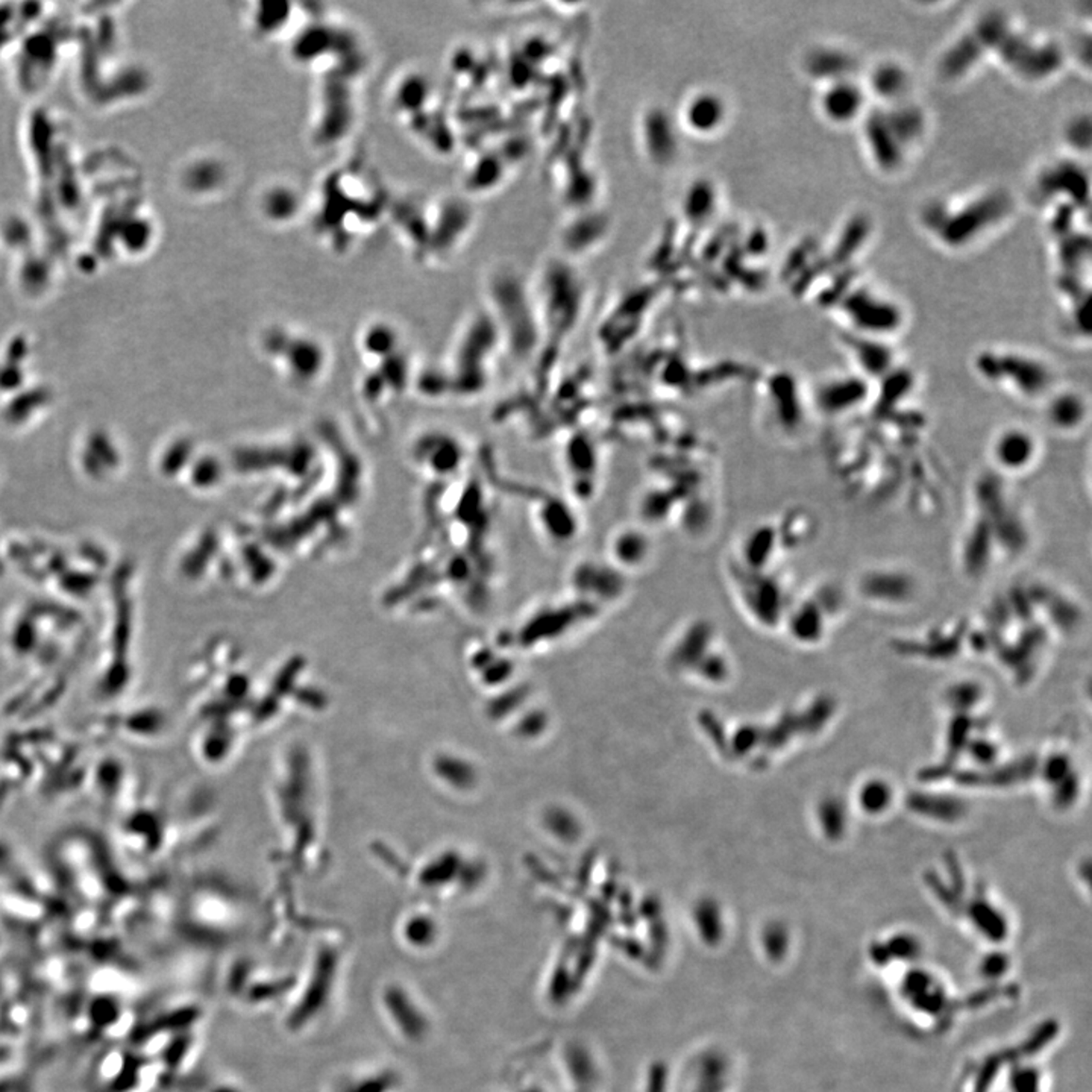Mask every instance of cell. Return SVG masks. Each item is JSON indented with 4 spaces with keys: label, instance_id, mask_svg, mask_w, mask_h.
<instances>
[{
    "label": "cell",
    "instance_id": "1",
    "mask_svg": "<svg viewBox=\"0 0 1092 1092\" xmlns=\"http://www.w3.org/2000/svg\"><path fill=\"white\" fill-rule=\"evenodd\" d=\"M982 383L1021 403H1039L1056 388L1053 369L1046 360L1018 351H984L974 358Z\"/></svg>",
    "mask_w": 1092,
    "mask_h": 1092
},
{
    "label": "cell",
    "instance_id": "2",
    "mask_svg": "<svg viewBox=\"0 0 1092 1092\" xmlns=\"http://www.w3.org/2000/svg\"><path fill=\"white\" fill-rule=\"evenodd\" d=\"M874 384L859 373L825 376L809 396L810 405L825 418H845L874 401Z\"/></svg>",
    "mask_w": 1092,
    "mask_h": 1092
},
{
    "label": "cell",
    "instance_id": "3",
    "mask_svg": "<svg viewBox=\"0 0 1092 1092\" xmlns=\"http://www.w3.org/2000/svg\"><path fill=\"white\" fill-rule=\"evenodd\" d=\"M989 455L994 472L1001 477L1031 472L1041 458V442L1034 431L1023 425L1004 426L992 438Z\"/></svg>",
    "mask_w": 1092,
    "mask_h": 1092
},
{
    "label": "cell",
    "instance_id": "4",
    "mask_svg": "<svg viewBox=\"0 0 1092 1092\" xmlns=\"http://www.w3.org/2000/svg\"><path fill=\"white\" fill-rule=\"evenodd\" d=\"M763 388L767 389V391H762V399L767 398V405L763 408L769 411L772 421L777 423L775 428L786 434L797 433L802 428L809 404L797 376L790 372H775L765 378Z\"/></svg>",
    "mask_w": 1092,
    "mask_h": 1092
},
{
    "label": "cell",
    "instance_id": "5",
    "mask_svg": "<svg viewBox=\"0 0 1092 1092\" xmlns=\"http://www.w3.org/2000/svg\"><path fill=\"white\" fill-rule=\"evenodd\" d=\"M1044 421L1054 433L1076 434L1088 423L1089 401L1077 389L1056 388L1042 401Z\"/></svg>",
    "mask_w": 1092,
    "mask_h": 1092
},
{
    "label": "cell",
    "instance_id": "6",
    "mask_svg": "<svg viewBox=\"0 0 1092 1092\" xmlns=\"http://www.w3.org/2000/svg\"><path fill=\"white\" fill-rule=\"evenodd\" d=\"M867 571L860 577L859 589L869 600L902 604L917 593V580L907 570L884 566Z\"/></svg>",
    "mask_w": 1092,
    "mask_h": 1092
},
{
    "label": "cell",
    "instance_id": "7",
    "mask_svg": "<svg viewBox=\"0 0 1092 1092\" xmlns=\"http://www.w3.org/2000/svg\"><path fill=\"white\" fill-rule=\"evenodd\" d=\"M653 540L642 528L620 527L608 538V558L616 571H639L653 557Z\"/></svg>",
    "mask_w": 1092,
    "mask_h": 1092
},
{
    "label": "cell",
    "instance_id": "8",
    "mask_svg": "<svg viewBox=\"0 0 1092 1092\" xmlns=\"http://www.w3.org/2000/svg\"><path fill=\"white\" fill-rule=\"evenodd\" d=\"M852 361L856 366V373L865 376L867 380L882 381L892 373L895 358L892 349L884 339H872L868 336L847 340Z\"/></svg>",
    "mask_w": 1092,
    "mask_h": 1092
},
{
    "label": "cell",
    "instance_id": "9",
    "mask_svg": "<svg viewBox=\"0 0 1092 1092\" xmlns=\"http://www.w3.org/2000/svg\"><path fill=\"white\" fill-rule=\"evenodd\" d=\"M860 104H862V99L852 84L850 86L849 84H839V86L833 87L824 99V108L827 109V113L837 121H845L849 117L852 119V116H856Z\"/></svg>",
    "mask_w": 1092,
    "mask_h": 1092
},
{
    "label": "cell",
    "instance_id": "10",
    "mask_svg": "<svg viewBox=\"0 0 1092 1092\" xmlns=\"http://www.w3.org/2000/svg\"><path fill=\"white\" fill-rule=\"evenodd\" d=\"M822 605L817 600L809 601L800 607L795 615V630L802 639L818 640L824 632V616Z\"/></svg>",
    "mask_w": 1092,
    "mask_h": 1092
},
{
    "label": "cell",
    "instance_id": "11",
    "mask_svg": "<svg viewBox=\"0 0 1092 1092\" xmlns=\"http://www.w3.org/2000/svg\"><path fill=\"white\" fill-rule=\"evenodd\" d=\"M892 800L891 787L887 786L886 783L874 780V782L865 783L864 787H860L859 802L862 809L868 814H880L887 809L889 802Z\"/></svg>",
    "mask_w": 1092,
    "mask_h": 1092
}]
</instances>
